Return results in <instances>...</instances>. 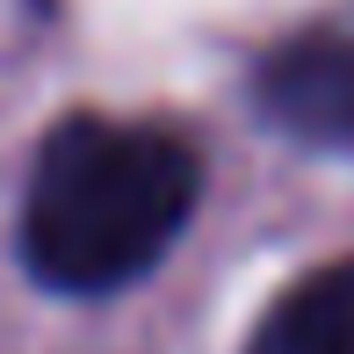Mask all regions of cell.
I'll use <instances>...</instances> for the list:
<instances>
[{"mask_svg": "<svg viewBox=\"0 0 354 354\" xmlns=\"http://www.w3.org/2000/svg\"><path fill=\"white\" fill-rule=\"evenodd\" d=\"M203 159L181 131L116 116H66L37 152L22 196V253L37 282L66 297L138 282L181 239Z\"/></svg>", "mask_w": 354, "mask_h": 354, "instance_id": "6da1fadb", "label": "cell"}, {"mask_svg": "<svg viewBox=\"0 0 354 354\" xmlns=\"http://www.w3.org/2000/svg\"><path fill=\"white\" fill-rule=\"evenodd\" d=\"M261 109L289 138L354 152V22H318L261 58Z\"/></svg>", "mask_w": 354, "mask_h": 354, "instance_id": "7a4b0ae2", "label": "cell"}, {"mask_svg": "<svg viewBox=\"0 0 354 354\" xmlns=\"http://www.w3.org/2000/svg\"><path fill=\"white\" fill-rule=\"evenodd\" d=\"M246 354H354V261L304 275L261 318Z\"/></svg>", "mask_w": 354, "mask_h": 354, "instance_id": "3957f363", "label": "cell"}]
</instances>
